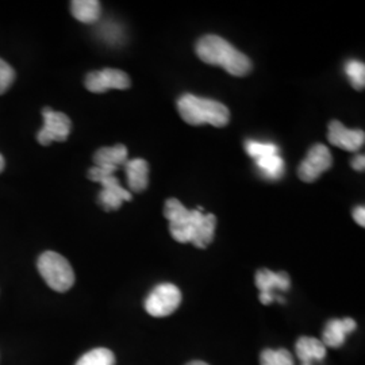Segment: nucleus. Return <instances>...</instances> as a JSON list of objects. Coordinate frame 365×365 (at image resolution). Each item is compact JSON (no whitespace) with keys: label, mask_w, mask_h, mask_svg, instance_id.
<instances>
[{"label":"nucleus","mask_w":365,"mask_h":365,"mask_svg":"<svg viewBox=\"0 0 365 365\" xmlns=\"http://www.w3.org/2000/svg\"><path fill=\"white\" fill-rule=\"evenodd\" d=\"M37 267L39 274L53 291L66 292L75 284V272L69 261L56 252L42 253Z\"/></svg>","instance_id":"20e7f679"},{"label":"nucleus","mask_w":365,"mask_h":365,"mask_svg":"<svg viewBox=\"0 0 365 365\" xmlns=\"http://www.w3.org/2000/svg\"><path fill=\"white\" fill-rule=\"evenodd\" d=\"M256 287L260 291V302L262 304H271L279 295H274L276 289L288 291L291 287L289 276L286 272H274L262 268L256 274Z\"/></svg>","instance_id":"9d476101"},{"label":"nucleus","mask_w":365,"mask_h":365,"mask_svg":"<svg viewBox=\"0 0 365 365\" xmlns=\"http://www.w3.org/2000/svg\"><path fill=\"white\" fill-rule=\"evenodd\" d=\"M178 110L180 117L192 126L211 125L215 128H223L230 120V111L226 106L191 93L182 95L178 101Z\"/></svg>","instance_id":"7ed1b4c3"},{"label":"nucleus","mask_w":365,"mask_h":365,"mask_svg":"<svg viewBox=\"0 0 365 365\" xmlns=\"http://www.w3.org/2000/svg\"><path fill=\"white\" fill-rule=\"evenodd\" d=\"M197 57L211 66H220L233 76H247L252 71V61L248 56L220 36H205L196 42Z\"/></svg>","instance_id":"f03ea898"},{"label":"nucleus","mask_w":365,"mask_h":365,"mask_svg":"<svg viewBox=\"0 0 365 365\" xmlns=\"http://www.w3.org/2000/svg\"><path fill=\"white\" fill-rule=\"evenodd\" d=\"M117 170L105 167H93L88 172L90 180L102 184L103 190L99 194V203L106 211L118 210L123 202H130L131 192L125 190L117 176L114 175Z\"/></svg>","instance_id":"39448f33"},{"label":"nucleus","mask_w":365,"mask_h":365,"mask_svg":"<svg viewBox=\"0 0 365 365\" xmlns=\"http://www.w3.org/2000/svg\"><path fill=\"white\" fill-rule=\"evenodd\" d=\"M72 15L83 24H93L101 18L102 7L98 0H75L71 3Z\"/></svg>","instance_id":"dca6fc26"},{"label":"nucleus","mask_w":365,"mask_h":365,"mask_svg":"<svg viewBox=\"0 0 365 365\" xmlns=\"http://www.w3.org/2000/svg\"><path fill=\"white\" fill-rule=\"evenodd\" d=\"M345 73L349 78L354 90H363L365 87V64L357 60H349L345 64Z\"/></svg>","instance_id":"aec40b11"},{"label":"nucleus","mask_w":365,"mask_h":365,"mask_svg":"<svg viewBox=\"0 0 365 365\" xmlns=\"http://www.w3.org/2000/svg\"><path fill=\"white\" fill-rule=\"evenodd\" d=\"M185 365H209L207 363H203V361H191V363H188V364Z\"/></svg>","instance_id":"a878e982"},{"label":"nucleus","mask_w":365,"mask_h":365,"mask_svg":"<svg viewBox=\"0 0 365 365\" xmlns=\"http://www.w3.org/2000/svg\"><path fill=\"white\" fill-rule=\"evenodd\" d=\"M128 176V184L133 192H144L149 184V164L144 158L128 160L123 165Z\"/></svg>","instance_id":"ddd939ff"},{"label":"nucleus","mask_w":365,"mask_h":365,"mask_svg":"<svg viewBox=\"0 0 365 365\" xmlns=\"http://www.w3.org/2000/svg\"><path fill=\"white\" fill-rule=\"evenodd\" d=\"M4 165H6V163H4V158H3V156L0 155V173L3 172V170H4Z\"/></svg>","instance_id":"393cba45"},{"label":"nucleus","mask_w":365,"mask_h":365,"mask_svg":"<svg viewBox=\"0 0 365 365\" xmlns=\"http://www.w3.org/2000/svg\"><path fill=\"white\" fill-rule=\"evenodd\" d=\"M333 165V157L329 148L322 144H315L309 150L306 158L300 163L298 176L304 182H314L319 176L330 170Z\"/></svg>","instance_id":"6e6552de"},{"label":"nucleus","mask_w":365,"mask_h":365,"mask_svg":"<svg viewBox=\"0 0 365 365\" xmlns=\"http://www.w3.org/2000/svg\"><path fill=\"white\" fill-rule=\"evenodd\" d=\"M302 365H312V364H302Z\"/></svg>","instance_id":"bb28decb"},{"label":"nucleus","mask_w":365,"mask_h":365,"mask_svg":"<svg viewBox=\"0 0 365 365\" xmlns=\"http://www.w3.org/2000/svg\"><path fill=\"white\" fill-rule=\"evenodd\" d=\"M245 149L249 156L253 157L255 160H259L262 157L279 155V148L271 143H259L255 140H248L245 143Z\"/></svg>","instance_id":"412c9836"},{"label":"nucleus","mask_w":365,"mask_h":365,"mask_svg":"<svg viewBox=\"0 0 365 365\" xmlns=\"http://www.w3.org/2000/svg\"><path fill=\"white\" fill-rule=\"evenodd\" d=\"M43 126L37 134V140L42 146H48L54 141L63 143L69 137L72 122L64 113L54 111L52 108L42 110Z\"/></svg>","instance_id":"0eeeda50"},{"label":"nucleus","mask_w":365,"mask_h":365,"mask_svg":"<svg viewBox=\"0 0 365 365\" xmlns=\"http://www.w3.org/2000/svg\"><path fill=\"white\" fill-rule=\"evenodd\" d=\"M182 303V292L175 284L163 283L152 289L145 299L146 313L155 318H164L178 310Z\"/></svg>","instance_id":"423d86ee"},{"label":"nucleus","mask_w":365,"mask_h":365,"mask_svg":"<svg viewBox=\"0 0 365 365\" xmlns=\"http://www.w3.org/2000/svg\"><path fill=\"white\" fill-rule=\"evenodd\" d=\"M14 80L15 71L13 66L0 58V95L9 91V88L13 86Z\"/></svg>","instance_id":"4be33fe9"},{"label":"nucleus","mask_w":365,"mask_h":365,"mask_svg":"<svg viewBox=\"0 0 365 365\" xmlns=\"http://www.w3.org/2000/svg\"><path fill=\"white\" fill-rule=\"evenodd\" d=\"M76 365H115V356L110 349L96 348L83 354Z\"/></svg>","instance_id":"a211bd4d"},{"label":"nucleus","mask_w":365,"mask_h":365,"mask_svg":"<svg viewBox=\"0 0 365 365\" xmlns=\"http://www.w3.org/2000/svg\"><path fill=\"white\" fill-rule=\"evenodd\" d=\"M357 324L352 318L331 319L329 321L322 333V344L327 348H339L344 345L346 337L356 330Z\"/></svg>","instance_id":"f8f14e48"},{"label":"nucleus","mask_w":365,"mask_h":365,"mask_svg":"<svg viewBox=\"0 0 365 365\" xmlns=\"http://www.w3.org/2000/svg\"><path fill=\"white\" fill-rule=\"evenodd\" d=\"M353 218L356 223L361 227L365 226V209L364 206H357L356 209L353 210Z\"/></svg>","instance_id":"5701e85b"},{"label":"nucleus","mask_w":365,"mask_h":365,"mask_svg":"<svg viewBox=\"0 0 365 365\" xmlns=\"http://www.w3.org/2000/svg\"><path fill=\"white\" fill-rule=\"evenodd\" d=\"M329 143L339 149L348 152H357L363 148L365 141V133L363 130L346 129L339 120H331L329 125Z\"/></svg>","instance_id":"9b49d317"},{"label":"nucleus","mask_w":365,"mask_h":365,"mask_svg":"<svg viewBox=\"0 0 365 365\" xmlns=\"http://www.w3.org/2000/svg\"><path fill=\"white\" fill-rule=\"evenodd\" d=\"M86 88L93 93H103L108 90L130 88V78L120 69L106 68L102 71L90 72L84 81Z\"/></svg>","instance_id":"1a4fd4ad"},{"label":"nucleus","mask_w":365,"mask_h":365,"mask_svg":"<svg viewBox=\"0 0 365 365\" xmlns=\"http://www.w3.org/2000/svg\"><path fill=\"white\" fill-rule=\"evenodd\" d=\"M164 217L170 221L173 240L180 244L191 242L199 249H206L214 240L217 217L203 214L199 210H187L182 202L170 197L164 206Z\"/></svg>","instance_id":"f257e3e1"},{"label":"nucleus","mask_w":365,"mask_h":365,"mask_svg":"<svg viewBox=\"0 0 365 365\" xmlns=\"http://www.w3.org/2000/svg\"><path fill=\"white\" fill-rule=\"evenodd\" d=\"M256 164L261 170V173L268 178V179H280L284 173V160L279 155H272V156L262 157L256 160Z\"/></svg>","instance_id":"f3484780"},{"label":"nucleus","mask_w":365,"mask_h":365,"mask_svg":"<svg viewBox=\"0 0 365 365\" xmlns=\"http://www.w3.org/2000/svg\"><path fill=\"white\" fill-rule=\"evenodd\" d=\"M295 353L302 364L313 365L314 361H322L327 357V346L319 339L300 337L295 345Z\"/></svg>","instance_id":"2eb2a0df"},{"label":"nucleus","mask_w":365,"mask_h":365,"mask_svg":"<svg viewBox=\"0 0 365 365\" xmlns=\"http://www.w3.org/2000/svg\"><path fill=\"white\" fill-rule=\"evenodd\" d=\"M261 365H295L287 349H265L261 352Z\"/></svg>","instance_id":"6ab92c4d"},{"label":"nucleus","mask_w":365,"mask_h":365,"mask_svg":"<svg viewBox=\"0 0 365 365\" xmlns=\"http://www.w3.org/2000/svg\"><path fill=\"white\" fill-rule=\"evenodd\" d=\"M128 156V148L125 145L119 144L110 148H101L93 156V163L95 167H105L118 170L126 164Z\"/></svg>","instance_id":"4468645a"},{"label":"nucleus","mask_w":365,"mask_h":365,"mask_svg":"<svg viewBox=\"0 0 365 365\" xmlns=\"http://www.w3.org/2000/svg\"><path fill=\"white\" fill-rule=\"evenodd\" d=\"M353 170H357V172H363L365 168V157L364 155H360V156H356L352 160Z\"/></svg>","instance_id":"b1692460"}]
</instances>
